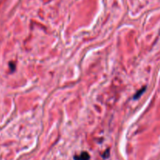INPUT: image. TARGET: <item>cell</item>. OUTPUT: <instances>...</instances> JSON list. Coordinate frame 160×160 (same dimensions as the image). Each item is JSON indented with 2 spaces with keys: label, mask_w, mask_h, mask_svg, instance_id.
<instances>
[{
  "label": "cell",
  "mask_w": 160,
  "mask_h": 160,
  "mask_svg": "<svg viewBox=\"0 0 160 160\" xmlns=\"http://www.w3.org/2000/svg\"><path fill=\"white\" fill-rule=\"evenodd\" d=\"M75 160H89L90 159V156L87 152H83L79 156H74Z\"/></svg>",
  "instance_id": "obj_1"
},
{
  "label": "cell",
  "mask_w": 160,
  "mask_h": 160,
  "mask_svg": "<svg viewBox=\"0 0 160 160\" xmlns=\"http://www.w3.org/2000/svg\"><path fill=\"white\" fill-rule=\"evenodd\" d=\"M145 89H146V88L144 87L143 88H142L140 91H138V92L137 93L135 94V95H134V99H138V98H140L141 95H142V94L144 93V92H145Z\"/></svg>",
  "instance_id": "obj_2"
}]
</instances>
